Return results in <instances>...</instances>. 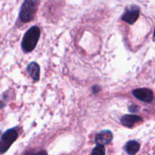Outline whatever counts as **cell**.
I'll list each match as a JSON object with an SVG mask.
<instances>
[{
	"label": "cell",
	"instance_id": "obj_1",
	"mask_svg": "<svg viewBox=\"0 0 155 155\" xmlns=\"http://www.w3.org/2000/svg\"><path fill=\"white\" fill-rule=\"evenodd\" d=\"M40 36V30L38 27L33 26L25 33L21 42V47L24 51L30 52L36 46Z\"/></svg>",
	"mask_w": 155,
	"mask_h": 155
},
{
	"label": "cell",
	"instance_id": "obj_2",
	"mask_svg": "<svg viewBox=\"0 0 155 155\" xmlns=\"http://www.w3.org/2000/svg\"><path fill=\"white\" fill-rule=\"evenodd\" d=\"M38 0H24L21 5L19 18L21 21L27 23L32 21L36 14Z\"/></svg>",
	"mask_w": 155,
	"mask_h": 155
},
{
	"label": "cell",
	"instance_id": "obj_3",
	"mask_svg": "<svg viewBox=\"0 0 155 155\" xmlns=\"http://www.w3.org/2000/svg\"><path fill=\"white\" fill-rule=\"evenodd\" d=\"M18 132L15 129L8 130L2 136L0 139V154L6 152L14 142L18 138Z\"/></svg>",
	"mask_w": 155,
	"mask_h": 155
},
{
	"label": "cell",
	"instance_id": "obj_4",
	"mask_svg": "<svg viewBox=\"0 0 155 155\" xmlns=\"http://www.w3.org/2000/svg\"><path fill=\"white\" fill-rule=\"evenodd\" d=\"M132 94L137 99L146 103L151 102L153 98V94L150 89L146 88L136 89L132 91Z\"/></svg>",
	"mask_w": 155,
	"mask_h": 155
},
{
	"label": "cell",
	"instance_id": "obj_5",
	"mask_svg": "<svg viewBox=\"0 0 155 155\" xmlns=\"http://www.w3.org/2000/svg\"><path fill=\"white\" fill-rule=\"evenodd\" d=\"M140 15V9L137 6H132L130 8L126 9L122 16V20L129 24H133L138 20Z\"/></svg>",
	"mask_w": 155,
	"mask_h": 155
},
{
	"label": "cell",
	"instance_id": "obj_6",
	"mask_svg": "<svg viewBox=\"0 0 155 155\" xmlns=\"http://www.w3.org/2000/svg\"><path fill=\"white\" fill-rule=\"evenodd\" d=\"M112 133L109 130H102L100 133H97L95 136V143L97 145H107L112 141Z\"/></svg>",
	"mask_w": 155,
	"mask_h": 155
},
{
	"label": "cell",
	"instance_id": "obj_7",
	"mask_svg": "<svg viewBox=\"0 0 155 155\" xmlns=\"http://www.w3.org/2000/svg\"><path fill=\"white\" fill-rule=\"evenodd\" d=\"M122 124L126 127H132L136 123L142 121V118L138 115H125L120 120Z\"/></svg>",
	"mask_w": 155,
	"mask_h": 155
},
{
	"label": "cell",
	"instance_id": "obj_8",
	"mask_svg": "<svg viewBox=\"0 0 155 155\" xmlns=\"http://www.w3.org/2000/svg\"><path fill=\"white\" fill-rule=\"evenodd\" d=\"M27 71L28 72L29 75L35 81H37L40 79V68L39 64L36 62H30L27 67Z\"/></svg>",
	"mask_w": 155,
	"mask_h": 155
},
{
	"label": "cell",
	"instance_id": "obj_9",
	"mask_svg": "<svg viewBox=\"0 0 155 155\" xmlns=\"http://www.w3.org/2000/svg\"><path fill=\"white\" fill-rule=\"evenodd\" d=\"M140 144L135 140L129 141L126 145V151L128 154L135 155L139 151Z\"/></svg>",
	"mask_w": 155,
	"mask_h": 155
},
{
	"label": "cell",
	"instance_id": "obj_10",
	"mask_svg": "<svg viewBox=\"0 0 155 155\" xmlns=\"http://www.w3.org/2000/svg\"><path fill=\"white\" fill-rule=\"evenodd\" d=\"M106 151L105 148L103 145H97L95 148L93 149L91 155H105Z\"/></svg>",
	"mask_w": 155,
	"mask_h": 155
},
{
	"label": "cell",
	"instance_id": "obj_11",
	"mask_svg": "<svg viewBox=\"0 0 155 155\" xmlns=\"http://www.w3.org/2000/svg\"><path fill=\"white\" fill-rule=\"evenodd\" d=\"M129 110L131 113H136L139 110V107L136 104H132L129 107Z\"/></svg>",
	"mask_w": 155,
	"mask_h": 155
},
{
	"label": "cell",
	"instance_id": "obj_12",
	"mask_svg": "<svg viewBox=\"0 0 155 155\" xmlns=\"http://www.w3.org/2000/svg\"><path fill=\"white\" fill-rule=\"evenodd\" d=\"M100 90H101V89H100V86H94V87L92 88V92L94 94L98 93Z\"/></svg>",
	"mask_w": 155,
	"mask_h": 155
},
{
	"label": "cell",
	"instance_id": "obj_13",
	"mask_svg": "<svg viewBox=\"0 0 155 155\" xmlns=\"http://www.w3.org/2000/svg\"><path fill=\"white\" fill-rule=\"evenodd\" d=\"M30 155H47V152L46 151H44V150H43V151H38V152L35 153V154Z\"/></svg>",
	"mask_w": 155,
	"mask_h": 155
},
{
	"label": "cell",
	"instance_id": "obj_14",
	"mask_svg": "<svg viewBox=\"0 0 155 155\" xmlns=\"http://www.w3.org/2000/svg\"><path fill=\"white\" fill-rule=\"evenodd\" d=\"M4 106H5V104H3V103L2 102V101H0V109H1V108H2V107H4Z\"/></svg>",
	"mask_w": 155,
	"mask_h": 155
},
{
	"label": "cell",
	"instance_id": "obj_15",
	"mask_svg": "<svg viewBox=\"0 0 155 155\" xmlns=\"http://www.w3.org/2000/svg\"><path fill=\"white\" fill-rule=\"evenodd\" d=\"M153 40H155V27H154V32H153Z\"/></svg>",
	"mask_w": 155,
	"mask_h": 155
}]
</instances>
